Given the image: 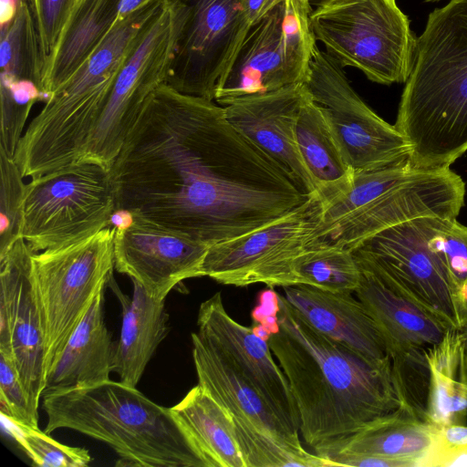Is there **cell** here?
<instances>
[{"label": "cell", "instance_id": "33", "mask_svg": "<svg viewBox=\"0 0 467 467\" xmlns=\"http://www.w3.org/2000/svg\"><path fill=\"white\" fill-rule=\"evenodd\" d=\"M1 74L15 79H29L39 88L42 64L36 33L26 5L18 0L15 18L1 27Z\"/></svg>", "mask_w": 467, "mask_h": 467}, {"label": "cell", "instance_id": "26", "mask_svg": "<svg viewBox=\"0 0 467 467\" xmlns=\"http://www.w3.org/2000/svg\"><path fill=\"white\" fill-rule=\"evenodd\" d=\"M119 1H73L41 81L39 89L45 101L89 57L111 29Z\"/></svg>", "mask_w": 467, "mask_h": 467}, {"label": "cell", "instance_id": "4", "mask_svg": "<svg viewBox=\"0 0 467 467\" xmlns=\"http://www.w3.org/2000/svg\"><path fill=\"white\" fill-rule=\"evenodd\" d=\"M164 0H149L111 29L89 57L45 101L16 147L24 177L81 162L116 78Z\"/></svg>", "mask_w": 467, "mask_h": 467}, {"label": "cell", "instance_id": "36", "mask_svg": "<svg viewBox=\"0 0 467 467\" xmlns=\"http://www.w3.org/2000/svg\"><path fill=\"white\" fill-rule=\"evenodd\" d=\"M9 433L31 459L33 465L40 467H85L91 462L88 451L82 447L62 444L47 433L5 418Z\"/></svg>", "mask_w": 467, "mask_h": 467}, {"label": "cell", "instance_id": "14", "mask_svg": "<svg viewBox=\"0 0 467 467\" xmlns=\"http://www.w3.org/2000/svg\"><path fill=\"white\" fill-rule=\"evenodd\" d=\"M23 237L0 254V351L9 355L34 407L46 390V325Z\"/></svg>", "mask_w": 467, "mask_h": 467}, {"label": "cell", "instance_id": "5", "mask_svg": "<svg viewBox=\"0 0 467 467\" xmlns=\"http://www.w3.org/2000/svg\"><path fill=\"white\" fill-rule=\"evenodd\" d=\"M44 431L69 429L108 444L117 465L204 467L170 408L136 387L111 379L82 388L46 389Z\"/></svg>", "mask_w": 467, "mask_h": 467}, {"label": "cell", "instance_id": "22", "mask_svg": "<svg viewBox=\"0 0 467 467\" xmlns=\"http://www.w3.org/2000/svg\"><path fill=\"white\" fill-rule=\"evenodd\" d=\"M192 358L198 384L234 417L245 419L273 438L303 446L293 431L240 371L215 348L192 333Z\"/></svg>", "mask_w": 467, "mask_h": 467}, {"label": "cell", "instance_id": "24", "mask_svg": "<svg viewBox=\"0 0 467 467\" xmlns=\"http://www.w3.org/2000/svg\"><path fill=\"white\" fill-rule=\"evenodd\" d=\"M133 282V295H124L113 277L109 284L122 309L119 339L117 342L115 371L121 382L136 387L149 361L169 331V315L164 300L150 297Z\"/></svg>", "mask_w": 467, "mask_h": 467}, {"label": "cell", "instance_id": "28", "mask_svg": "<svg viewBox=\"0 0 467 467\" xmlns=\"http://www.w3.org/2000/svg\"><path fill=\"white\" fill-rule=\"evenodd\" d=\"M295 130L300 156L322 203L346 193L354 171L347 163L321 108L309 93L300 108Z\"/></svg>", "mask_w": 467, "mask_h": 467}, {"label": "cell", "instance_id": "17", "mask_svg": "<svg viewBox=\"0 0 467 467\" xmlns=\"http://www.w3.org/2000/svg\"><path fill=\"white\" fill-rule=\"evenodd\" d=\"M197 327V334L229 360L278 416L298 432L296 401L285 375L274 359L268 341L228 314L220 292L201 304Z\"/></svg>", "mask_w": 467, "mask_h": 467}, {"label": "cell", "instance_id": "37", "mask_svg": "<svg viewBox=\"0 0 467 467\" xmlns=\"http://www.w3.org/2000/svg\"><path fill=\"white\" fill-rule=\"evenodd\" d=\"M14 158L0 148V254L22 237L26 184Z\"/></svg>", "mask_w": 467, "mask_h": 467}, {"label": "cell", "instance_id": "13", "mask_svg": "<svg viewBox=\"0 0 467 467\" xmlns=\"http://www.w3.org/2000/svg\"><path fill=\"white\" fill-rule=\"evenodd\" d=\"M188 9L167 82L214 100L216 86L249 32L247 0H181Z\"/></svg>", "mask_w": 467, "mask_h": 467}, {"label": "cell", "instance_id": "35", "mask_svg": "<svg viewBox=\"0 0 467 467\" xmlns=\"http://www.w3.org/2000/svg\"><path fill=\"white\" fill-rule=\"evenodd\" d=\"M44 99L37 86L29 79H15L1 74L0 148L14 158L34 103Z\"/></svg>", "mask_w": 467, "mask_h": 467}, {"label": "cell", "instance_id": "45", "mask_svg": "<svg viewBox=\"0 0 467 467\" xmlns=\"http://www.w3.org/2000/svg\"><path fill=\"white\" fill-rule=\"evenodd\" d=\"M18 6V0H0V26L4 27L15 18Z\"/></svg>", "mask_w": 467, "mask_h": 467}, {"label": "cell", "instance_id": "43", "mask_svg": "<svg viewBox=\"0 0 467 467\" xmlns=\"http://www.w3.org/2000/svg\"><path fill=\"white\" fill-rule=\"evenodd\" d=\"M285 0H247V17L251 27Z\"/></svg>", "mask_w": 467, "mask_h": 467}, {"label": "cell", "instance_id": "2", "mask_svg": "<svg viewBox=\"0 0 467 467\" xmlns=\"http://www.w3.org/2000/svg\"><path fill=\"white\" fill-rule=\"evenodd\" d=\"M279 329L268 344L296 401L313 451L400 409L390 364L381 366L309 326L278 294Z\"/></svg>", "mask_w": 467, "mask_h": 467}, {"label": "cell", "instance_id": "1", "mask_svg": "<svg viewBox=\"0 0 467 467\" xmlns=\"http://www.w3.org/2000/svg\"><path fill=\"white\" fill-rule=\"evenodd\" d=\"M109 172L116 213L209 245L262 227L311 197L233 127L223 106L168 83L144 102Z\"/></svg>", "mask_w": 467, "mask_h": 467}, {"label": "cell", "instance_id": "19", "mask_svg": "<svg viewBox=\"0 0 467 467\" xmlns=\"http://www.w3.org/2000/svg\"><path fill=\"white\" fill-rule=\"evenodd\" d=\"M283 290L285 301L315 330L373 363L390 364L382 333L354 292L308 285L283 286Z\"/></svg>", "mask_w": 467, "mask_h": 467}, {"label": "cell", "instance_id": "3", "mask_svg": "<svg viewBox=\"0 0 467 467\" xmlns=\"http://www.w3.org/2000/svg\"><path fill=\"white\" fill-rule=\"evenodd\" d=\"M395 127L412 146L415 169L450 167L467 151V0L429 15Z\"/></svg>", "mask_w": 467, "mask_h": 467}, {"label": "cell", "instance_id": "11", "mask_svg": "<svg viewBox=\"0 0 467 467\" xmlns=\"http://www.w3.org/2000/svg\"><path fill=\"white\" fill-rule=\"evenodd\" d=\"M305 85L354 172L410 161V142L363 101L343 67L317 45Z\"/></svg>", "mask_w": 467, "mask_h": 467}, {"label": "cell", "instance_id": "27", "mask_svg": "<svg viewBox=\"0 0 467 467\" xmlns=\"http://www.w3.org/2000/svg\"><path fill=\"white\" fill-rule=\"evenodd\" d=\"M434 442V427L400 409L313 452L322 457L332 453L380 456L420 466L422 459L432 449Z\"/></svg>", "mask_w": 467, "mask_h": 467}, {"label": "cell", "instance_id": "6", "mask_svg": "<svg viewBox=\"0 0 467 467\" xmlns=\"http://www.w3.org/2000/svg\"><path fill=\"white\" fill-rule=\"evenodd\" d=\"M310 23L316 40L342 67L383 85L409 78L417 37L396 0H337L313 8Z\"/></svg>", "mask_w": 467, "mask_h": 467}, {"label": "cell", "instance_id": "9", "mask_svg": "<svg viewBox=\"0 0 467 467\" xmlns=\"http://www.w3.org/2000/svg\"><path fill=\"white\" fill-rule=\"evenodd\" d=\"M188 16L181 0H164L120 69L81 162L110 169L144 102L166 83Z\"/></svg>", "mask_w": 467, "mask_h": 467}, {"label": "cell", "instance_id": "25", "mask_svg": "<svg viewBox=\"0 0 467 467\" xmlns=\"http://www.w3.org/2000/svg\"><path fill=\"white\" fill-rule=\"evenodd\" d=\"M170 410L204 467H245L231 412L199 384Z\"/></svg>", "mask_w": 467, "mask_h": 467}, {"label": "cell", "instance_id": "44", "mask_svg": "<svg viewBox=\"0 0 467 467\" xmlns=\"http://www.w3.org/2000/svg\"><path fill=\"white\" fill-rule=\"evenodd\" d=\"M459 334V378L467 385V323L458 330Z\"/></svg>", "mask_w": 467, "mask_h": 467}, {"label": "cell", "instance_id": "21", "mask_svg": "<svg viewBox=\"0 0 467 467\" xmlns=\"http://www.w3.org/2000/svg\"><path fill=\"white\" fill-rule=\"evenodd\" d=\"M355 257L361 276L354 294L377 323L388 349L400 347L428 352L442 342L451 328L397 291L365 261Z\"/></svg>", "mask_w": 467, "mask_h": 467}, {"label": "cell", "instance_id": "18", "mask_svg": "<svg viewBox=\"0 0 467 467\" xmlns=\"http://www.w3.org/2000/svg\"><path fill=\"white\" fill-rule=\"evenodd\" d=\"M308 96L305 83L244 96L226 103L224 113L233 127L281 165L309 195L318 194L300 156L296 123Z\"/></svg>", "mask_w": 467, "mask_h": 467}, {"label": "cell", "instance_id": "47", "mask_svg": "<svg viewBox=\"0 0 467 467\" xmlns=\"http://www.w3.org/2000/svg\"><path fill=\"white\" fill-rule=\"evenodd\" d=\"M311 6L313 8H317V7H319V6H323V5H328L332 2H335L337 0H308ZM426 2H438V1H441V0H425Z\"/></svg>", "mask_w": 467, "mask_h": 467}, {"label": "cell", "instance_id": "7", "mask_svg": "<svg viewBox=\"0 0 467 467\" xmlns=\"http://www.w3.org/2000/svg\"><path fill=\"white\" fill-rule=\"evenodd\" d=\"M109 169L79 162L26 183L22 237L34 253L89 237L112 223Z\"/></svg>", "mask_w": 467, "mask_h": 467}, {"label": "cell", "instance_id": "39", "mask_svg": "<svg viewBox=\"0 0 467 467\" xmlns=\"http://www.w3.org/2000/svg\"><path fill=\"white\" fill-rule=\"evenodd\" d=\"M20 1L26 5L34 23L42 64V81L74 0Z\"/></svg>", "mask_w": 467, "mask_h": 467}, {"label": "cell", "instance_id": "34", "mask_svg": "<svg viewBox=\"0 0 467 467\" xmlns=\"http://www.w3.org/2000/svg\"><path fill=\"white\" fill-rule=\"evenodd\" d=\"M389 357L400 409L413 418L428 423L431 368L427 351L392 347L389 349Z\"/></svg>", "mask_w": 467, "mask_h": 467}, {"label": "cell", "instance_id": "31", "mask_svg": "<svg viewBox=\"0 0 467 467\" xmlns=\"http://www.w3.org/2000/svg\"><path fill=\"white\" fill-rule=\"evenodd\" d=\"M414 170L410 162L406 161L381 169L354 172L351 186L346 193L327 203H322L315 241L407 179Z\"/></svg>", "mask_w": 467, "mask_h": 467}, {"label": "cell", "instance_id": "20", "mask_svg": "<svg viewBox=\"0 0 467 467\" xmlns=\"http://www.w3.org/2000/svg\"><path fill=\"white\" fill-rule=\"evenodd\" d=\"M283 16L284 2L250 28L216 86V103L303 83L286 57Z\"/></svg>", "mask_w": 467, "mask_h": 467}, {"label": "cell", "instance_id": "8", "mask_svg": "<svg viewBox=\"0 0 467 467\" xmlns=\"http://www.w3.org/2000/svg\"><path fill=\"white\" fill-rule=\"evenodd\" d=\"M115 226L83 240L34 253L31 271L46 325L47 373L114 267Z\"/></svg>", "mask_w": 467, "mask_h": 467}, {"label": "cell", "instance_id": "41", "mask_svg": "<svg viewBox=\"0 0 467 467\" xmlns=\"http://www.w3.org/2000/svg\"><path fill=\"white\" fill-rule=\"evenodd\" d=\"M1 416L38 428V410L24 388L12 358L0 351Z\"/></svg>", "mask_w": 467, "mask_h": 467}, {"label": "cell", "instance_id": "40", "mask_svg": "<svg viewBox=\"0 0 467 467\" xmlns=\"http://www.w3.org/2000/svg\"><path fill=\"white\" fill-rule=\"evenodd\" d=\"M431 244L461 288L467 282V226L440 217H431Z\"/></svg>", "mask_w": 467, "mask_h": 467}, {"label": "cell", "instance_id": "23", "mask_svg": "<svg viewBox=\"0 0 467 467\" xmlns=\"http://www.w3.org/2000/svg\"><path fill=\"white\" fill-rule=\"evenodd\" d=\"M104 289L89 308L53 362L46 389L82 388L109 380L115 371L117 343L104 319Z\"/></svg>", "mask_w": 467, "mask_h": 467}, {"label": "cell", "instance_id": "48", "mask_svg": "<svg viewBox=\"0 0 467 467\" xmlns=\"http://www.w3.org/2000/svg\"><path fill=\"white\" fill-rule=\"evenodd\" d=\"M460 294H461V297H462V300L463 302V305L467 310V282L464 283L461 288H460Z\"/></svg>", "mask_w": 467, "mask_h": 467}, {"label": "cell", "instance_id": "38", "mask_svg": "<svg viewBox=\"0 0 467 467\" xmlns=\"http://www.w3.org/2000/svg\"><path fill=\"white\" fill-rule=\"evenodd\" d=\"M313 11L308 0H285L283 37L287 60L303 83L317 46L310 16Z\"/></svg>", "mask_w": 467, "mask_h": 467}, {"label": "cell", "instance_id": "32", "mask_svg": "<svg viewBox=\"0 0 467 467\" xmlns=\"http://www.w3.org/2000/svg\"><path fill=\"white\" fill-rule=\"evenodd\" d=\"M233 419L245 467H335L332 462L303 446L273 438L245 419Z\"/></svg>", "mask_w": 467, "mask_h": 467}, {"label": "cell", "instance_id": "42", "mask_svg": "<svg viewBox=\"0 0 467 467\" xmlns=\"http://www.w3.org/2000/svg\"><path fill=\"white\" fill-rule=\"evenodd\" d=\"M279 309L278 294L270 287L260 294L259 304L253 309L251 317L272 335L279 329Z\"/></svg>", "mask_w": 467, "mask_h": 467}, {"label": "cell", "instance_id": "16", "mask_svg": "<svg viewBox=\"0 0 467 467\" xmlns=\"http://www.w3.org/2000/svg\"><path fill=\"white\" fill-rule=\"evenodd\" d=\"M114 267L156 300H165L181 282L203 276L210 245L130 217L115 226Z\"/></svg>", "mask_w": 467, "mask_h": 467}, {"label": "cell", "instance_id": "10", "mask_svg": "<svg viewBox=\"0 0 467 467\" xmlns=\"http://www.w3.org/2000/svg\"><path fill=\"white\" fill-rule=\"evenodd\" d=\"M431 219L385 229L352 251L405 297L460 330L467 323V310L460 285L431 244Z\"/></svg>", "mask_w": 467, "mask_h": 467}, {"label": "cell", "instance_id": "30", "mask_svg": "<svg viewBox=\"0 0 467 467\" xmlns=\"http://www.w3.org/2000/svg\"><path fill=\"white\" fill-rule=\"evenodd\" d=\"M292 269L297 285L333 292H355L361 276L353 251L331 244H312L294 259Z\"/></svg>", "mask_w": 467, "mask_h": 467}, {"label": "cell", "instance_id": "12", "mask_svg": "<svg viewBox=\"0 0 467 467\" xmlns=\"http://www.w3.org/2000/svg\"><path fill=\"white\" fill-rule=\"evenodd\" d=\"M322 212V200L312 195L300 206L247 234L210 245L202 274L217 283L269 287L297 285L294 259L311 246Z\"/></svg>", "mask_w": 467, "mask_h": 467}, {"label": "cell", "instance_id": "29", "mask_svg": "<svg viewBox=\"0 0 467 467\" xmlns=\"http://www.w3.org/2000/svg\"><path fill=\"white\" fill-rule=\"evenodd\" d=\"M431 391L427 422L434 428L467 421V385L459 378V339L448 332L441 344L427 352Z\"/></svg>", "mask_w": 467, "mask_h": 467}, {"label": "cell", "instance_id": "46", "mask_svg": "<svg viewBox=\"0 0 467 467\" xmlns=\"http://www.w3.org/2000/svg\"><path fill=\"white\" fill-rule=\"evenodd\" d=\"M149 0H119L116 20H122Z\"/></svg>", "mask_w": 467, "mask_h": 467}, {"label": "cell", "instance_id": "15", "mask_svg": "<svg viewBox=\"0 0 467 467\" xmlns=\"http://www.w3.org/2000/svg\"><path fill=\"white\" fill-rule=\"evenodd\" d=\"M464 197L465 183L450 167L415 169L407 179L341 221L314 244L353 250L367 238L416 218L456 219Z\"/></svg>", "mask_w": 467, "mask_h": 467}]
</instances>
